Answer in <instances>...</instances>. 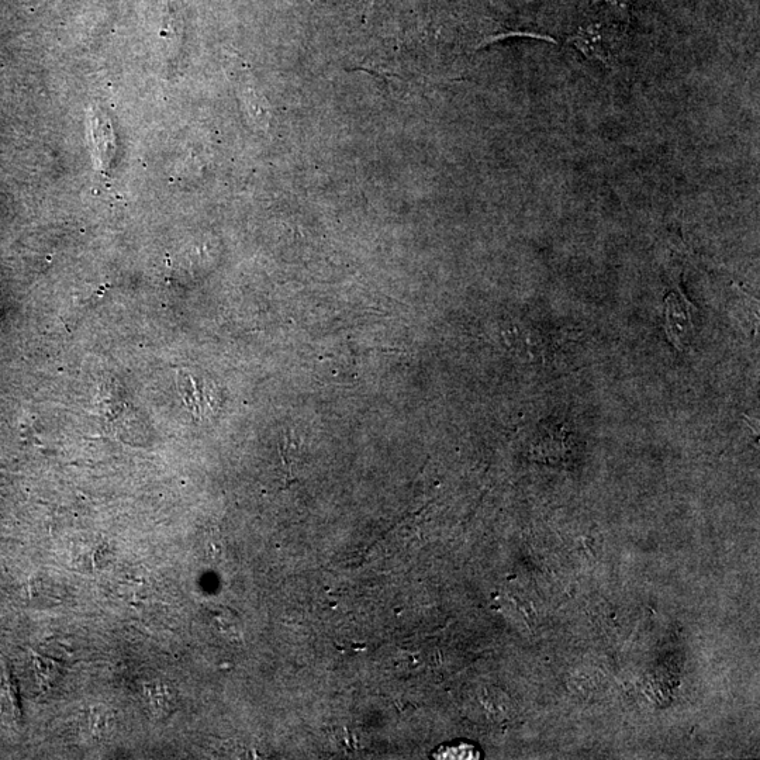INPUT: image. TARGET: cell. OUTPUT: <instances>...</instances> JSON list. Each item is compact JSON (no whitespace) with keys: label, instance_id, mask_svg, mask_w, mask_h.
<instances>
[{"label":"cell","instance_id":"1","mask_svg":"<svg viewBox=\"0 0 760 760\" xmlns=\"http://www.w3.org/2000/svg\"><path fill=\"white\" fill-rule=\"evenodd\" d=\"M624 29L620 23L600 20L580 27L576 34L570 37L569 43L582 51L590 60L610 64L611 58L620 47Z\"/></svg>","mask_w":760,"mask_h":760},{"label":"cell","instance_id":"5","mask_svg":"<svg viewBox=\"0 0 760 760\" xmlns=\"http://www.w3.org/2000/svg\"><path fill=\"white\" fill-rule=\"evenodd\" d=\"M435 758L438 759H478L480 758L478 749L473 745H445L438 752H435Z\"/></svg>","mask_w":760,"mask_h":760},{"label":"cell","instance_id":"4","mask_svg":"<svg viewBox=\"0 0 760 760\" xmlns=\"http://www.w3.org/2000/svg\"><path fill=\"white\" fill-rule=\"evenodd\" d=\"M594 8L608 22L623 24L630 22L628 0H594Z\"/></svg>","mask_w":760,"mask_h":760},{"label":"cell","instance_id":"3","mask_svg":"<svg viewBox=\"0 0 760 760\" xmlns=\"http://www.w3.org/2000/svg\"><path fill=\"white\" fill-rule=\"evenodd\" d=\"M148 701L154 714L160 718L168 717L176 708L175 692L167 684H151L148 687Z\"/></svg>","mask_w":760,"mask_h":760},{"label":"cell","instance_id":"2","mask_svg":"<svg viewBox=\"0 0 760 760\" xmlns=\"http://www.w3.org/2000/svg\"><path fill=\"white\" fill-rule=\"evenodd\" d=\"M666 333L679 350H683L692 335V319L687 304L676 293L666 297Z\"/></svg>","mask_w":760,"mask_h":760}]
</instances>
